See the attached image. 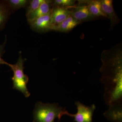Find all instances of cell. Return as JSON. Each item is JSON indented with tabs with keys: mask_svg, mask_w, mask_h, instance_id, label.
<instances>
[{
	"mask_svg": "<svg viewBox=\"0 0 122 122\" xmlns=\"http://www.w3.org/2000/svg\"><path fill=\"white\" fill-rule=\"evenodd\" d=\"M85 2L89 8L90 12L95 17L103 16L107 17L103 11L101 0H87L83 1Z\"/></svg>",
	"mask_w": 122,
	"mask_h": 122,
	"instance_id": "obj_11",
	"label": "cell"
},
{
	"mask_svg": "<svg viewBox=\"0 0 122 122\" xmlns=\"http://www.w3.org/2000/svg\"><path fill=\"white\" fill-rule=\"evenodd\" d=\"M26 59H24L21 52H19V57L17 62L14 65L8 63V66L13 71V76L12 79L13 81V89L20 92L26 97H29L30 94L27 89V84L29 81V77L24 73V62Z\"/></svg>",
	"mask_w": 122,
	"mask_h": 122,
	"instance_id": "obj_3",
	"label": "cell"
},
{
	"mask_svg": "<svg viewBox=\"0 0 122 122\" xmlns=\"http://www.w3.org/2000/svg\"><path fill=\"white\" fill-rule=\"evenodd\" d=\"M44 0H29L26 11V16H28L30 14L36 11Z\"/></svg>",
	"mask_w": 122,
	"mask_h": 122,
	"instance_id": "obj_14",
	"label": "cell"
},
{
	"mask_svg": "<svg viewBox=\"0 0 122 122\" xmlns=\"http://www.w3.org/2000/svg\"><path fill=\"white\" fill-rule=\"evenodd\" d=\"M77 109V112L75 114L70 113L65 110L63 115H67L74 118V121L76 122H93L92 117L96 106L94 104L90 106H86L80 102H75Z\"/></svg>",
	"mask_w": 122,
	"mask_h": 122,
	"instance_id": "obj_4",
	"label": "cell"
},
{
	"mask_svg": "<svg viewBox=\"0 0 122 122\" xmlns=\"http://www.w3.org/2000/svg\"><path fill=\"white\" fill-rule=\"evenodd\" d=\"M109 106V109L103 113L104 116L111 122H122V102L115 103Z\"/></svg>",
	"mask_w": 122,
	"mask_h": 122,
	"instance_id": "obj_7",
	"label": "cell"
},
{
	"mask_svg": "<svg viewBox=\"0 0 122 122\" xmlns=\"http://www.w3.org/2000/svg\"><path fill=\"white\" fill-rule=\"evenodd\" d=\"M103 11L110 20L111 28L116 25L120 21L119 18L116 13L113 7V1L112 0H101Z\"/></svg>",
	"mask_w": 122,
	"mask_h": 122,
	"instance_id": "obj_8",
	"label": "cell"
},
{
	"mask_svg": "<svg viewBox=\"0 0 122 122\" xmlns=\"http://www.w3.org/2000/svg\"><path fill=\"white\" fill-rule=\"evenodd\" d=\"M102 73L100 81L105 86L104 99L109 105L122 102V50L121 43L103 51L101 55Z\"/></svg>",
	"mask_w": 122,
	"mask_h": 122,
	"instance_id": "obj_1",
	"label": "cell"
},
{
	"mask_svg": "<svg viewBox=\"0 0 122 122\" xmlns=\"http://www.w3.org/2000/svg\"><path fill=\"white\" fill-rule=\"evenodd\" d=\"M53 1L44 0L39 8L27 17L28 22L32 21L37 18L46 15L50 13L53 8Z\"/></svg>",
	"mask_w": 122,
	"mask_h": 122,
	"instance_id": "obj_9",
	"label": "cell"
},
{
	"mask_svg": "<svg viewBox=\"0 0 122 122\" xmlns=\"http://www.w3.org/2000/svg\"><path fill=\"white\" fill-rule=\"evenodd\" d=\"M54 7H59L68 8L74 7L75 5V1L73 0H55L53 1Z\"/></svg>",
	"mask_w": 122,
	"mask_h": 122,
	"instance_id": "obj_15",
	"label": "cell"
},
{
	"mask_svg": "<svg viewBox=\"0 0 122 122\" xmlns=\"http://www.w3.org/2000/svg\"><path fill=\"white\" fill-rule=\"evenodd\" d=\"M7 1L11 9L14 10L26 7L29 2V0H9Z\"/></svg>",
	"mask_w": 122,
	"mask_h": 122,
	"instance_id": "obj_13",
	"label": "cell"
},
{
	"mask_svg": "<svg viewBox=\"0 0 122 122\" xmlns=\"http://www.w3.org/2000/svg\"><path fill=\"white\" fill-rule=\"evenodd\" d=\"M71 11L68 8L53 7L51 13V21L53 30L55 28L61 24L71 15Z\"/></svg>",
	"mask_w": 122,
	"mask_h": 122,
	"instance_id": "obj_6",
	"label": "cell"
},
{
	"mask_svg": "<svg viewBox=\"0 0 122 122\" xmlns=\"http://www.w3.org/2000/svg\"><path fill=\"white\" fill-rule=\"evenodd\" d=\"M52 11L46 15L37 18L29 22L31 28L38 32H44L53 30L51 21Z\"/></svg>",
	"mask_w": 122,
	"mask_h": 122,
	"instance_id": "obj_5",
	"label": "cell"
},
{
	"mask_svg": "<svg viewBox=\"0 0 122 122\" xmlns=\"http://www.w3.org/2000/svg\"><path fill=\"white\" fill-rule=\"evenodd\" d=\"M9 14V12L7 9L0 5V28L5 22Z\"/></svg>",
	"mask_w": 122,
	"mask_h": 122,
	"instance_id": "obj_16",
	"label": "cell"
},
{
	"mask_svg": "<svg viewBox=\"0 0 122 122\" xmlns=\"http://www.w3.org/2000/svg\"><path fill=\"white\" fill-rule=\"evenodd\" d=\"M71 16L80 22L91 20L95 17L90 12L86 5L75 7L74 9L71 11Z\"/></svg>",
	"mask_w": 122,
	"mask_h": 122,
	"instance_id": "obj_10",
	"label": "cell"
},
{
	"mask_svg": "<svg viewBox=\"0 0 122 122\" xmlns=\"http://www.w3.org/2000/svg\"><path fill=\"white\" fill-rule=\"evenodd\" d=\"M7 37H5V39L4 43L2 44H0V66L1 65H8V62L4 61L1 58L2 55L5 52V46L7 42Z\"/></svg>",
	"mask_w": 122,
	"mask_h": 122,
	"instance_id": "obj_17",
	"label": "cell"
},
{
	"mask_svg": "<svg viewBox=\"0 0 122 122\" xmlns=\"http://www.w3.org/2000/svg\"><path fill=\"white\" fill-rule=\"evenodd\" d=\"M81 22L70 16L61 24L55 28L54 30L61 32H67L72 30Z\"/></svg>",
	"mask_w": 122,
	"mask_h": 122,
	"instance_id": "obj_12",
	"label": "cell"
},
{
	"mask_svg": "<svg viewBox=\"0 0 122 122\" xmlns=\"http://www.w3.org/2000/svg\"><path fill=\"white\" fill-rule=\"evenodd\" d=\"M65 110L59 106L58 103L37 102L33 111V122H54L56 118L61 119Z\"/></svg>",
	"mask_w": 122,
	"mask_h": 122,
	"instance_id": "obj_2",
	"label": "cell"
}]
</instances>
